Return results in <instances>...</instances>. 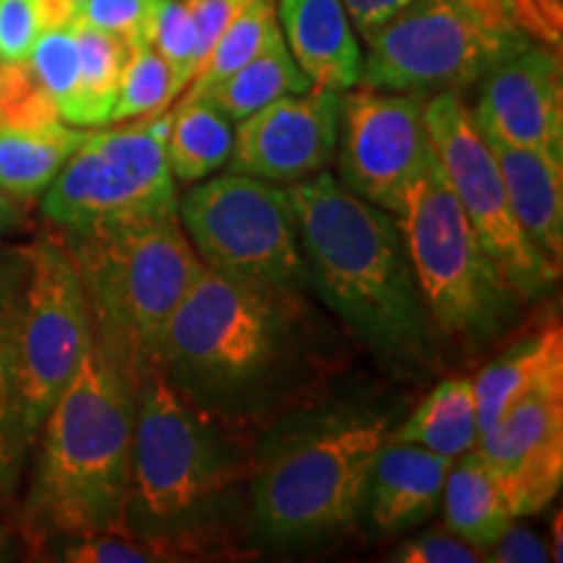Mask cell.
<instances>
[{
  "label": "cell",
  "instance_id": "4dcf8cb0",
  "mask_svg": "<svg viewBox=\"0 0 563 563\" xmlns=\"http://www.w3.org/2000/svg\"><path fill=\"white\" fill-rule=\"evenodd\" d=\"M74 16V0H0V60L26 63L42 34Z\"/></svg>",
  "mask_w": 563,
  "mask_h": 563
},
{
  "label": "cell",
  "instance_id": "ee69618b",
  "mask_svg": "<svg viewBox=\"0 0 563 563\" xmlns=\"http://www.w3.org/2000/svg\"><path fill=\"white\" fill-rule=\"evenodd\" d=\"M74 3H76V5H79V3H84V0H74Z\"/></svg>",
  "mask_w": 563,
  "mask_h": 563
},
{
  "label": "cell",
  "instance_id": "8d00e7d4",
  "mask_svg": "<svg viewBox=\"0 0 563 563\" xmlns=\"http://www.w3.org/2000/svg\"><path fill=\"white\" fill-rule=\"evenodd\" d=\"M253 0H191L188 9H191L194 24H196V53H199V66L207 58L211 45H214L217 37L228 30L232 19H238L241 13L249 9ZM199 70V68H196Z\"/></svg>",
  "mask_w": 563,
  "mask_h": 563
},
{
  "label": "cell",
  "instance_id": "44dd1931",
  "mask_svg": "<svg viewBox=\"0 0 563 563\" xmlns=\"http://www.w3.org/2000/svg\"><path fill=\"white\" fill-rule=\"evenodd\" d=\"M555 371H563V329L559 323H548L504 350L473 378L477 431H488L514 402Z\"/></svg>",
  "mask_w": 563,
  "mask_h": 563
},
{
  "label": "cell",
  "instance_id": "f546056e",
  "mask_svg": "<svg viewBox=\"0 0 563 563\" xmlns=\"http://www.w3.org/2000/svg\"><path fill=\"white\" fill-rule=\"evenodd\" d=\"M175 100L178 97H175L173 87V70L159 58V53L150 42L131 45L115 108L110 112V123L157 115V112L170 108Z\"/></svg>",
  "mask_w": 563,
  "mask_h": 563
},
{
  "label": "cell",
  "instance_id": "74e56055",
  "mask_svg": "<svg viewBox=\"0 0 563 563\" xmlns=\"http://www.w3.org/2000/svg\"><path fill=\"white\" fill-rule=\"evenodd\" d=\"M483 561H493V563H548V561H553V553L538 532L527 530V527H517L511 522L501 534H498L496 543H493L488 551H485Z\"/></svg>",
  "mask_w": 563,
  "mask_h": 563
},
{
  "label": "cell",
  "instance_id": "f35d334b",
  "mask_svg": "<svg viewBox=\"0 0 563 563\" xmlns=\"http://www.w3.org/2000/svg\"><path fill=\"white\" fill-rule=\"evenodd\" d=\"M407 3L410 0H342L352 26H355V32L363 40L376 32L378 26L386 24L399 9H405Z\"/></svg>",
  "mask_w": 563,
  "mask_h": 563
},
{
  "label": "cell",
  "instance_id": "1f68e13d",
  "mask_svg": "<svg viewBox=\"0 0 563 563\" xmlns=\"http://www.w3.org/2000/svg\"><path fill=\"white\" fill-rule=\"evenodd\" d=\"M146 42L173 70L175 97H180L196 76V68H199L196 24L186 0H154Z\"/></svg>",
  "mask_w": 563,
  "mask_h": 563
},
{
  "label": "cell",
  "instance_id": "b9f144b4",
  "mask_svg": "<svg viewBox=\"0 0 563 563\" xmlns=\"http://www.w3.org/2000/svg\"><path fill=\"white\" fill-rule=\"evenodd\" d=\"M519 3H522V5H525V9L532 13V16H534V19H540V21H543V24H548V21L543 19V13H540V11H538V5H534V0H519ZM548 26H551V24H548ZM551 30H553V26H551ZM553 32H555V30H553ZM555 34H559V32H555Z\"/></svg>",
  "mask_w": 563,
  "mask_h": 563
},
{
  "label": "cell",
  "instance_id": "e575fe53",
  "mask_svg": "<svg viewBox=\"0 0 563 563\" xmlns=\"http://www.w3.org/2000/svg\"><path fill=\"white\" fill-rule=\"evenodd\" d=\"M391 561L399 563H477L483 561L481 551L464 543L452 532H431L418 534V538L407 540L405 545L397 548Z\"/></svg>",
  "mask_w": 563,
  "mask_h": 563
},
{
  "label": "cell",
  "instance_id": "836d02e7",
  "mask_svg": "<svg viewBox=\"0 0 563 563\" xmlns=\"http://www.w3.org/2000/svg\"><path fill=\"white\" fill-rule=\"evenodd\" d=\"M55 108L51 97L34 81L26 63L0 60V121Z\"/></svg>",
  "mask_w": 563,
  "mask_h": 563
},
{
  "label": "cell",
  "instance_id": "f1b7e54d",
  "mask_svg": "<svg viewBox=\"0 0 563 563\" xmlns=\"http://www.w3.org/2000/svg\"><path fill=\"white\" fill-rule=\"evenodd\" d=\"M26 68L32 70L34 81L51 97L55 110L63 121L76 125L79 112V42H76V26H55L45 32L32 47Z\"/></svg>",
  "mask_w": 563,
  "mask_h": 563
},
{
  "label": "cell",
  "instance_id": "83f0119b",
  "mask_svg": "<svg viewBox=\"0 0 563 563\" xmlns=\"http://www.w3.org/2000/svg\"><path fill=\"white\" fill-rule=\"evenodd\" d=\"M26 277H30L26 245L0 249V412H16L19 334Z\"/></svg>",
  "mask_w": 563,
  "mask_h": 563
},
{
  "label": "cell",
  "instance_id": "603a6c76",
  "mask_svg": "<svg viewBox=\"0 0 563 563\" xmlns=\"http://www.w3.org/2000/svg\"><path fill=\"white\" fill-rule=\"evenodd\" d=\"M477 402L470 376H449L420 399L410 418L389 431L386 441L412 443L449 460L477 443Z\"/></svg>",
  "mask_w": 563,
  "mask_h": 563
},
{
  "label": "cell",
  "instance_id": "52a82bcc",
  "mask_svg": "<svg viewBox=\"0 0 563 563\" xmlns=\"http://www.w3.org/2000/svg\"><path fill=\"white\" fill-rule=\"evenodd\" d=\"M397 222L433 334L470 352L498 340L522 298L483 251L435 152L407 191Z\"/></svg>",
  "mask_w": 563,
  "mask_h": 563
},
{
  "label": "cell",
  "instance_id": "ac0fdd59",
  "mask_svg": "<svg viewBox=\"0 0 563 563\" xmlns=\"http://www.w3.org/2000/svg\"><path fill=\"white\" fill-rule=\"evenodd\" d=\"M454 460L412 443L386 441L368 481L371 522L382 532H399L426 522L439 509L443 481Z\"/></svg>",
  "mask_w": 563,
  "mask_h": 563
},
{
  "label": "cell",
  "instance_id": "3957f363",
  "mask_svg": "<svg viewBox=\"0 0 563 563\" xmlns=\"http://www.w3.org/2000/svg\"><path fill=\"white\" fill-rule=\"evenodd\" d=\"M136 391L91 347L37 431L19 527L32 545L129 532Z\"/></svg>",
  "mask_w": 563,
  "mask_h": 563
},
{
  "label": "cell",
  "instance_id": "4fadbf2b",
  "mask_svg": "<svg viewBox=\"0 0 563 563\" xmlns=\"http://www.w3.org/2000/svg\"><path fill=\"white\" fill-rule=\"evenodd\" d=\"M426 97L355 87L342 91V186L397 217L407 191L433 154L426 129Z\"/></svg>",
  "mask_w": 563,
  "mask_h": 563
},
{
  "label": "cell",
  "instance_id": "30bf717a",
  "mask_svg": "<svg viewBox=\"0 0 563 563\" xmlns=\"http://www.w3.org/2000/svg\"><path fill=\"white\" fill-rule=\"evenodd\" d=\"M178 220L209 269L258 285H308L298 217L277 183L241 173L199 180L178 201Z\"/></svg>",
  "mask_w": 563,
  "mask_h": 563
},
{
  "label": "cell",
  "instance_id": "5b68a950",
  "mask_svg": "<svg viewBox=\"0 0 563 563\" xmlns=\"http://www.w3.org/2000/svg\"><path fill=\"white\" fill-rule=\"evenodd\" d=\"M238 431L183 399L159 371L146 376L133 415L129 532L186 538L180 525L251 473Z\"/></svg>",
  "mask_w": 563,
  "mask_h": 563
},
{
  "label": "cell",
  "instance_id": "d590c367",
  "mask_svg": "<svg viewBox=\"0 0 563 563\" xmlns=\"http://www.w3.org/2000/svg\"><path fill=\"white\" fill-rule=\"evenodd\" d=\"M30 449L32 441L21 428L19 415L0 412V506L11 504L16 496Z\"/></svg>",
  "mask_w": 563,
  "mask_h": 563
},
{
  "label": "cell",
  "instance_id": "7c38bea8",
  "mask_svg": "<svg viewBox=\"0 0 563 563\" xmlns=\"http://www.w3.org/2000/svg\"><path fill=\"white\" fill-rule=\"evenodd\" d=\"M26 251L30 277L19 334L16 415L34 443L95 342V329L79 269L58 230L40 235Z\"/></svg>",
  "mask_w": 563,
  "mask_h": 563
},
{
  "label": "cell",
  "instance_id": "484cf974",
  "mask_svg": "<svg viewBox=\"0 0 563 563\" xmlns=\"http://www.w3.org/2000/svg\"><path fill=\"white\" fill-rule=\"evenodd\" d=\"M74 26L76 42H79V112H76V129L108 125L131 47L129 42L115 37V34L91 30V26H84L79 21H74Z\"/></svg>",
  "mask_w": 563,
  "mask_h": 563
},
{
  "label": "cell",
  "instance_id": "e0dca14e",
  "mask_svg": "<svg viewBox=\"0 0 563 563\" xmlns=\"http://www.w3.org/2000/svg\"><path fill=\"white\" fill-rule=\"evenodd\" d=\"M282 40L313 87H361L363 47L342 0H277Z\"/></svg>",
  "mask_w": 563,
  "mask_h": 563
},
{
  "label": "cell",
  "instance_id": "9c48e42d",
  "mask_svg": "<svg viewBox=\"0 0 563 563\" xmlns=\"http://www.w3.org/2000/svg\"><path fill=\"white\" fill-rule=\"evenodd\" d=\"M125 125L87 131L55 180L42 194V214L55 230L178 211L167 162L173 110L133 118Z\"/></svg>",
  "mask_w": 563,
  "mask_h": 563
},
{
  "label": "cell",
  "instance_id": "8fae6325",
  "mask_svg": "<svg viewBox=\"0 0 563 563\" xmlns=\"http://www.w3.org/2000/svg\"><path fill=\"white\" fill-rule=\"evenodd\" d=\"M426 129L443 178L467 217L483 251L522 300L538 298L561 279V266L548 262L519 228L498 170L496 154L477 131L460 91L426 97Z\"/></svg>",
  "mask_w": 563,
  "mask_h": 563
},
{
  "label": "cell",
  "instance_id": "ffe728a7",
  "mask_svg": "<svg viewBox=\"0 0 563 563\" xmlns=\"http://www.w3.org/2000/svg\"><path fill=\"white\" fill-rule=\"evenodd\" d=\"M87 139L58 115L0 121V191L34 201Z\"/></svg>",
  "mask_w": 563,
  "mask_h": 563
},
{
  "label": "cell",
  "instance_id": "5bb4252c",
  "mask_svg": "<svg viewBox=\"0 0 563 563\" xmlns=\"http://www.w3.org/2000/svg\"><path fill=\"white\" fill-rule=\"evenodd\" d=\"M517 517L540 514L563 483V371L514 402L475 443Z\"/></svg>",
  "mask_w": 563,
  "mask_h": 563
},
{
  "label": "cell",
  "instance_id": "7a4b0ae2",
  "mask_svg": "<svg viewBox=\"0 0 563 563\" xmlns=\"http://www.w3.org/2000/svg\"><path fill=\"white\" fill-rule=\"evenodd\" d=\"M308 285L386 363L431 368L435 334L397 217L316 173L287 188Z\"/></svg>",
  "mask_w": 563,
  "mask_h": 563
},
{
  "label": "cell",
  "instance_id": "ab89813d",
  "mask_svg": "<svg viewBox=\"0 0 563 563\" xmlns=\"http://www.w3.org/2000/svg\"><path fill=\"white\" fill-rule=\"evenodd\" d=\"M30 214V201H21L16 196L0 191V238L19 230Z\"/></svg>",
  "mask_w": 563,
  "mask_h": 563
},
{
  "label": "cell",
  "instance_id": "4316f807",
  "mask_svg": "<svg viewBox=\"0 0 563 563\" xmlns=\"http://www.w3.org/2000/svg\"><path fill=\"white\" fill-rule=\"evenodd\" d=\"M282 40L279 19H277V0H253L241 16L232 19L203 63L196 70V76L188 84L183 97H196L211 84L222 81L232 70H238L245 63L269 51L274 42Z\"/></svg>",
  "mask_w": 563,
  "mask_h": 563
},
{
  "label": "cell",
  "instance_id": "277c9868",
  "mask_svg": "<svg viewBox=\"0 0 563 563\" xmlns=\"http://www.w3.org/2000/svg\"><path fill=\"white\" fill-rule=\"evenodd\" d=\"M89 300L95 344L133 391L159 365L175 308L203 272L178 211L58 230Z\"/></svg>",
  "mask_w": 563,
  "mask_h": 563
},
{
  "label": "cell",
  "instance_id": "d4e9b609",
  "mask_svg": "<svg viewBox=\"0 0 563 563\" xmlns=\"http://www.w3.org/2000/svg\"><path fill=\"white\" fill-rule=\"evenodd\" d=\"M232 152V125L207 100L178 102L167 133V162L178 183H199L228 165Z\"/></svg>",
  "mask_w": 563,
  "mask_h": 563
},
{
  "label": "cell",
  "instance_id": "d6986e66",
  "mask_svg": "<svg viewBox=\"0 0 563 563\" xmlns=\"http://www.w3.org/2000/svg\"><path fill=\"white\" fill-rule=\"evenodd\" d=\"M509 207L519 228L548 262H563V159L551 154L493 144Z\"/></svg>",
  "mask_w": 563,
  "mask_h": 563
},
{
  "label": "cell",
  "instance_id": "9a60e30c",
  "mask_svg": "<svg viewBox=\"0 0 563 563\" xmlns=\"http://www.w3.org/2000/svg\"><path fill=\"white\" fill-rule=\"evenodd\" d=\"M342 91L311 87L264 104L232 131L230 173L298 183L321 173L340 141Z\"/></svg>",
  "mask_w": 563,
  "mask_h": 563
},
{
  "label": "cell",
  "instance_id": "2e32d148",
  "mask_svg": "<svg viewBox=\"0 0 563 563\" xmlns=\"http://www.w3.org/2000/svg\"><path fill=\"white\" fill-rule=\"evenodd\" d=\"M473 121L485 141L563 159V66L559 45L534 40L477 81Z\"/></svg>",
  "mask_w": 563,
  "mask_h": 563
},
{
  "label": "cell",
  "instance_id": "7402d4cb",
  "mask_svg": "<svg viewBox=\"0 0 563 563\" xmlns=\"http://www.w3.org/2000/svg\"><path fill=\"white\" fill-rule=\"evenodd\" d=\"M441 504L449 532L481 553L488 551L498 534L514 522V514L488 462L475 446L456 456L449 467Z\"/></svg>",
  "mask_w": 563,
  "mask_h": 563
},
{
  "label": "cell",
  "instance_id": "cb8c5ba5",
  "mask_svg": "<svg viewBox=\"0 0 563 563\" xmlns=\"http://www.w3.org/2000/svg\"><path fill=\"white\" fill-rule=\"evenodd\" d=\"M311 87V79L298 68L285 40H279L274 42L269 51L256 55L245 66L232 70L230 76L211 84L209 89H203L196 97H201L211 108L220 110L230 123H238L256 110H262L264 104L279 100V97L298 95V91ZM183 100H194V97H183Z\"/></svg>",
  "mask_w": 563,
  "mask_h": 563
},
{
  "label": "cell",
  "instance_id": "7bdbcfd3",
  "mask_svg": "<svg viewBox=\"0 0 563 563\" xmlns=\"http://www.w3.org/2000/svg\"><path fill=\"white\" fill-rule=\"evenodd\" d=\"M0 551H3V532H0Z\"/></svg>",
  "mask_w": 563,
  "mask_h": 563
},
{
  "label": "cell",
  "instance_id": "6da1fadb",
  "mask_svg": "<svg viewBox=\"0 0 563 563\" xmlns=\"http://www.w3.org/2000/svg\"><path fill=\"white\" fill-rule=\"evenodd\" d=\"M323 365L300 287L258 285L203 266L167 323L157 371L201 412L243 428L302 394Z\"/></svg>",
  "mask_w": 563,
  "mask_h": 563
},
{
  "label": "cell",
  "instance_id": "60d3db41",
  "mask_svg": "<svg viewBox=\"0 0 563 563\" xmlns=\"http://www.w3.org/2000/svg\"><path fill=\"white\" fill-rule=\"evenodd\" d=\"M534 5H538V11L543 13V19L548 21V24H551L553 30L561 34V26H563V0H534Z\"/></svg>",
  "mask_w": 563,
  "mask_h": 563
},
{
  "label": "cell",
  "instance_id": "8992f818",
  "mask_svg": "<svg viewBox=\"0 0 563 563\" xmlns=\"http://www.w3.org/2000/svg\"><path fill=\"white\" fill-rule=\"evenodd\" d=\"M534 40L561 47V34L519 0H410L365 37L361 87L462 91Z\"/></svg>",
  "mask_w": 563,
  "mask_h": 563
},
{
  "label": "cell",
  "instance_id": "d6a6232c",
  "mask_svg": "<svg viewBox=\"0 0 563 563\" xmlns=\"http://www.w3.org/2000/svg\"><path fill=\"white\" fill-rule=\"evenodd\" d=\"M154 0H84L76 5L74 21L91 30L115 34L131 45L146 42Z\"/></svg>",
  "mask_w": 563,
  "mask_h": 563
},
{
  "label": "cell",
  "instance_id": "f6af8a7d",
  "mask_svg": "<svg viewBox=\"0 0 563 563\" xmlns=\"http://www.w3.org/2000/svg\"><path fill=\"white\" fill-rule=\"evenodd\" d=\"M186 3H191V0H186Z\"/></svg>",
  "mask_w": 563,
  "mask_h": 563
},
{
  "label": "cell",
  "instance_id": "ba28073f",
  "mask_svg": "<svg viewBox=\"0 0 563 563\" xmlns=\"http://www.w3.org/2000/svg\"><path fill=\"white\" fill-rule=\"evenodd\" d=\"M386 418H344L302 435L253 470L256 522L277 543L342 530L365 506L373 464L389 435Z\"/></svg>",
  "mask_w": 563,
  "mask_h": 563
}]
</instances>
